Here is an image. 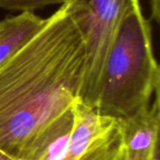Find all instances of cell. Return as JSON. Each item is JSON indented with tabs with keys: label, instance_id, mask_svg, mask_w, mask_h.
I'll return each instance as SVG.
<instances>
[{
	"label": "cell",
	"instance_id": "cell-1",
	"mask_svg": "<svg viewBox=\"0 0 160 160\" xmlns=\"http://www.w3.org/2000/svg\"><path fill=\"white\" fill-rule=\"evenodd\" d=\"M85 58L74 0L61 5L0 66V151L15 160H36L71 129Z\"/></svg>",
	"mask_w": 160,
	"mask_h": 160
},
{
	"label": "cell",
	"instance_id": "cell-2",
	"mask_svg": "<svg viewBox=\"0 0 160 160\" xmlns=\"http://www.w3.org/2000/svg\"><path fill=\"white\" fill-rule=\"evenodd\" d=\"M159 91L152 27L139 0L122 21L89 108L103 116L128 119L148 110Z\"/></svg>",
	"mask_w": 160,
	"mask_h": 160
},
{
	"label": "cell",
	"instance_id": "cell-3",
	"mask_svg": "<svg viewBox=\"0 0 160 160\" xmlns=\"http://www.w3.org/2000/svg\"><path fill=\"white\" fill-rule=\"evenodd\" d=\"M160 100L128 119L103 116L78 99L67 160H159Z\"/></svg>",
	"mask_w": 160,
	"mask_h": 160
},
{
	"label": "cell",
	"instance_id": "cell-4",
	"mask_svg": "<svg viewBox=\"0 0 160 160\" xmlns=\"http://www.w3.org/2000/svg\"><path fill=\"white\" fill-rule=\"evenodd\" d=\"M139 0H75L85 38V65L79 95L89 107L99 83L108 53L128 10Z\"/></svg>",
	"mask_w": 160,
	"mask_h": 160
},
{
	"label": "cell",
	"instance_id": "cell-5",
	"mask_svg": "<svg viewBox=\"0 0 160 160\" xmlns=\"http://www.w3.org/2000/svg\"><path fill=\"white\" fill-rule=\"evenodd\" d=\"M47 18L23 11L0 21V66L20 51L45 25Z\"/></svg>",
	"mask_w": 160,
	"mask_h": 160
},
{
	"label": "cell",
	"instance_id": "cell-6",
	"mask_svg": "<svg viewBox=\"0 0 160 160\" xmlns=\"http://www.w3.org/2000/svg\"><path fill=\"white\" fill-rule=\"evenodd\" d=\"M74 0H0V8L10 11H28L44 8L51 5H63Z\"/></svg>",
	"mask_w": 160,
	"mask_h": 160
},
{
	"label": "cell",
	"instance_id": "cell-7",
	"mask_svg": "<svg viewBox=\"0 0 160 160\" xmlns=\"http://www.w3.org/2000/svg\"><path fill=\"white\" fill-rule=\"evenodd\" d=\"M159 0H151V19L159 23Z\"/></svg>",
	"mask_w": 160,
	"mask_h": 160
},
{
	"label": "cell",
	"instance_id": "cell-8",
	"mask_svg": "<svg viewBox=\"0 0 160 160\" xmlns=\"http://www.w3.org/2000/svg\"><path fill=\"white\" fill-rule=\"evenodd\" d=\"M0 160H15L14 158L7 156L5 153H3L2 151H0Z\"/></svg>",
	"mask_w": 160,
	"mask_h": 160
}]
</instances>
